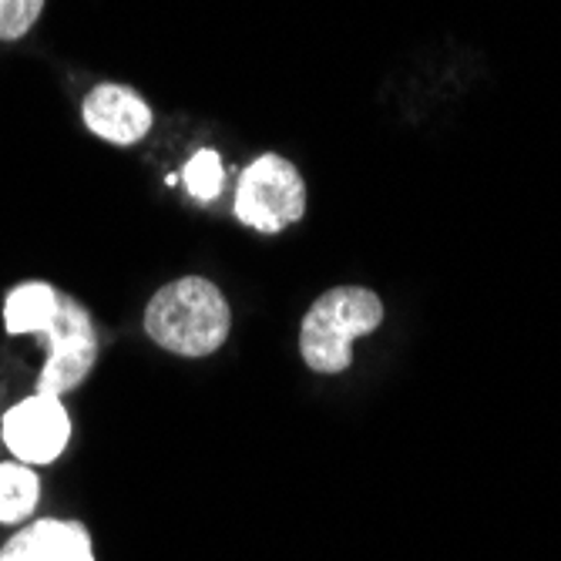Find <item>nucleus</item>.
Masks as SVG:
<instances>
[{
	"label": "nucleus",
	"mask_w": 561,
	"mask_h": 561,
	"mask_svg": "<svg viewBox=\"0 0 561 561\" xmlns=\"http://www.w3.org/2000/svg\"><path fill=\"white\" fill-rule=\"evenodd\" d=\"M229 327L232 313L226 296L202 276H185L162 286L145 310V333L179 356L216 353L226 343Z\"/></svg>",
	"instance_id": "f257e3e1"
},
{
	"label": "nucleus",
	"mask_w": 561,
	"mask_h": 561,
	"mask_svg": "<svg viewBox=\"0 0 561 561\" xmlns=\"http://www.w3.org/2000/svg\"><path fill=\"white\" fill-rule=\"evenodd\" d=\"M383 323V302L374 289L336 286L323 293L299 327V353L317 374H343L353 356V340Z\"/></svg>",
	"instance_id": "f03ea898"
},
{
	"label": "nucleus",
	"mask_w": 561,
	"mask_h": 561,
	"mask_svg": "<svg viewBox=\"0 0 561 561\" xmlns=\"http://www.w3.org/2000/svg\"><path fill=\"white\" fill-rule=\"evenodd\" d=\"M306 213V185L296 165L279 156H260L236 192V216L256 232H283Z\"/></svg>",
	"instance_id": "7ed1b4c3"
},
{
	"label": "nucleus",
	"mask_w": 561,
	"mask_h": 561,
	"mask_svg": "<svg viewBox=\"0 0 561 561\" xmlns=\"http://www.w3.org/2000/svg\"><path fill=\"white\" fill-rule=\"evenodd\" d=\"M37 340L47 346V360L37 377V393L61 397L88 380V374L98 360V333H94L88 310L78 299L61 293V310H58L55 323H50V330L41 333Z\"/></svg>",
	"instance_id": "20e7f679"
},
{
	"label": "nucleus",
	"mask_w": 561,
	"mask_h": 561,
	"mask_svg": "<svg viewBox=\"0 0 561 561\" xmlns=\"http://www.w3.org/2000/svg\"><path fill=\"white\" fill-rule=\"evenodd\" d=\"M0 437L11 447V454L27 468H41L58 461L71 440V417L65 411L61 397L34 393L21 400L4 414Z\"/></svg>",
	"instance_id": "39448f33"
},
{
	"label": "nucleus",
	"mask_w": 561,
	"mask_h": 561,
	"mask_svg": "<svg viewBox=\"0 0 561 561\" xmlns=\"http://www.w3.org/2000/svg\"><path fill=\"white\" fill-rule=\"evenodd\" d=\"M84 125L112 145H135L151 128V108L122 84H101L84 98Z\"/></svg>",
	"instance_id": "423d86ee"
},
{
	"label": "nucleus",
	"mask_w": 561,
	"mask_h": 561,
	"mask_svg": "<svg viewBox=\"0 0 561 561\" xmlns=\"http://www.w3.org/2000/svg\"><path fill=\"white\" fill-rule=\"evenodd\" d=\"M0 561H94V551L75 522H34L4 545Z\"/></svg>",
	"instance_id": "0eeeda50"
},
{
	"label": "nucleus",
	"mask_w": 561,
	"mask_h": 561,
	"mask_svg": "<svg viewBox=\"0 0 561 561\" xmlns=\"http://www.w3.org/2000/svg\"><path fill=\"white\" fill-rule=\"evenodd\" d=\"M61 310V293L47 283H21L8 293L4 302V327L14 336H41L50 330Z\"/></svg>",
	"instance_id": "6e6552de"
},
{
	"label": "nucleus",
	"mask_w": 561,
	"mask_h": 561,
	"mask_svg": "<svg viewBox=\"0 0 561 561\" xmlns=\"http://www.w3.org/2000/svg\"><path fill=\"white\" fill-rule=\"evenodd\" d=\"M41 494L37 474L14 461V465H0V525H21L34 515Z\"/></svg>",
	"instance_id": "1a4fd4ad"
},
{
	"label": "nucleus",
	"mask_w": 561,
	"mask_h": 561,
	"mask_svg": "<svg viewBox=\"0 0 561 561\" xmlns=\"http://www.w3.org/2000/svg\"><path fill=\"white\" fill-rule=\"evenodd\" d=\"M226 185V172H222V159L216 148H202L198 156L185 165V188L198 198V202H213L219 198Z\"/></svg>",
	"instance_id": "9d476101"
},
{
	"label": "nucleus",
	"mask_w": 561,
	"mask_h": 561,
	"mask_svg": "<svg viewBox=\"0 0 561 561\" xmlns=\"http://www.w3.org/2000/svg\"><path fill=\"white\" fill-rule=\"evenodd\" d=\"M41 8H44V0H0V41H14L27 34Z\"/></svg>",
	"instance_id": "9b49d317"
}]
</instances>
